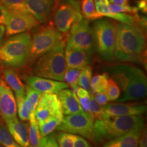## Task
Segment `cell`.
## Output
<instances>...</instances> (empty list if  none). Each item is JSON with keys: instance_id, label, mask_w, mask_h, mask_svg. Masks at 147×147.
<instances>
[{"instance_id": "52a82bcc", "label": "cell", "mask_w": 147, "mask_h": 147, "mask_svg": "<svg viewBox=\"0 0 147 147\" xmlns=\"http://www.w3.org/2000/svg\"><path fill=\"white\" fill-rule=\"evenodd\" d=\"M54 7L55 27L61 34H66L74 24L82 19L79 0H58Z\"/></svg>"}, {"instance_id": "d4e9b609", "label": "cell", "mask_w": 147, "mask_h": 147, "mask_svg": "<svg viewBox=\"0 0 147 147\" xmlns=\"http://www.w3.org/2000/svg\"><path fill=\"white\" fill-rule=\"evenodd\" d=\"M42 95V93L35 91L28 86L25 87V104L31 113H35V110L39 103Z\"/></svg>"}, {"instance_id": "8d00e7d4", "label": "cell", "mask_w": 147, "mask_h": 147, "mask_svg": "<svg viewBox=\"0 0 147 147\" xmlns=\"http://www.w3.org/2000/svg\"><path fill=\"white\" fill-rule=\"evenodd\" d=\"M40 147H59L55 136L49 135L42 138Z\"/></svg>"}, {"instance_id": "8992f818", "label": "cell", "mask_w": 147, "mask_h": 147, "mask_svg": "<svg viewBox=\"0 0 147 147\" xmlns=\"http://www.w3.org/2000/svg\"><path fill=\"white\" fill-rule=\"evenodd\" d=\"M92 30L97 52L105 60L113 61L117 38L116 24L108 19L97 20L93 23Z\"/></svg>"}, {"instance_id": "ba28073f", "label": "cell", "mask_w": 147, "mask_h": 147, "mask_svg": "<svg viewBox=\"0 0 147 147\" xmlns=\"http://www.w3.org/2000/svg\"><path fill=\"white\" fill-rule=\"evenodd\" d=\"M63 40V35L55 27L49 25L42 27L31 40L29 59L34 60L40 57Z\"/></svg>"}, {"instance_id": "30bf717a", "label": "cell", "mask_w": 147, "mask_h": 147, "mask_svg": "<svg viewBox=\"0 0 147 147\" xmlns=\"http://www.w3.org/2000/svg\"><path fill=\"white\" fill-rule=\"evenodd\" d=\"M67 45L69 47L92 53L94 47V40L92 28L87 19L74 23L69 29Z\"/></svg>"}, {"instance_id": "1f68e13d", "label": "cell", "mask_w": 147, "mask_h": 147, "mask_svg": "<svg viewBox=\"0 0 147 147\" xmlns=\"http://www.w3.org/2000/svg\"><path fill=\"white\" fill-rule=\"evenodd\" d=\"M106 93L109 101H117L121 96L120 88L112 78L108 79Z\"/></svg>"}, {"instance_id": "9c48e42d", "label": "cell", "mask_w": 147, "mask_h": 147, "mask_svg": "<svg viewBox=\"0 0 147 147\" xmlns=\"http://www.w3.org/2000/svg\"><path fill=\"white\" fill-rule=\"evenodd\" d=\"M94 120L85 112L67 115L56 129L58 131L78 134L89 139H93Z\"/></svg>"}, {"instance_id": "277c9868", "label": "cell", "mask_w": 147, "mask_h": 147, "mask_svg": "<svg viewBox=\"0 0 147 147\" xmlns=\"http://www.w3.org/2000/svg\"><path fill=\"white\" fill-rule=\"evenodd\" d=\"M31 40L29 32L11 36L0 45V62L10 67L25 65L29 60Z\"/></svg>"}, {"instance_id": "ffe728a7", "label": "cell", "mask_w": 147, "mask_h": 147, "mask_svg": "<svg viewBox=\"0 0 147 147\" xmlns=\"http://www.w3.org/2000/svg\"><path fill=\"white\" fill-rule=\"evenodd\" d=\"M39 103L45 106L53 117H63L61 104L59 100L57 95L55 93L42 94Z\"/></svg>"}, {"instance_id": "4316f807", "label": "cell", "mask_w": 147, "mask_h": 147, "mask_svg": "<svg viewBox=\"0 0 147 147\" xmlns=\"http://www.w3.org/2000/svg\"><path fill=\"white\" fill-rule=\"evenodd\" d=\"M74 92L78 99L80 106L86 113L90 115V103H91V95L89 91L80 87H77L74 89ZM91 116V115H90ZM93 119V118H92Z\"/></svg>"}, {"instance_id": "d6a6232c", "label": "cell", "mask_w": 147, "mask_h": 147, "mask_svg": "<svg viewBox=\"0 0 147 147\" xmlns=\"http://www.w3.org/2000/svg\"><path fill=\"white\" fill-rule=\"evenodd\" d=\"M75 134L61 131L57 134L56 140L59 147H74Z\"/></svg>"}, {"instance_id": "7bdbcfd3", "label": "cell", "mask_w": 147, "mask_h": 147, "mask_svg": "<svg viewBox=\"0 0 147 147\" xmlns=\"http://www.w3.org/2000/svg\"><path fill=\"white\" fill-rule=\"evenodd\" d=\"M5 34V27L3 25H0V45L2 43Z\"/></svg>"}, {"instance_id": "5bb4252c", "label": "cell", "mask_w": 147, "mask_h": 147, "mask_svg": "<svg viewBox=\"0 0 147 147\" xmlns=\"http://www.w3.org/2000/svg\"><path fill=\"white\" fill-rule=\"evenodd\" d=\"M27 86L42 94L45 93H58L69 86L65 82L58 81L52 79L45 78L38 76H27L25 78Z\"/></svg>"}, {"instance_id": "d6986e66", "label": "cell", "mask_w": 147, "mask_h": 147, "mask_svg": "<svg viewBox=\"0 0 147 147\" xmlns=\"http://www.w3.org/2000/svg\"><path fill=\"white\" fill-rule=\"evenodd\" d=\"M6 125L9 132L18 144L21 147H32L29 142L26 124L16 118L6 122Z\"/></svg>"}, {"instance_id": "f35d334b", "label": "cell", "mask_w": 147, "mask_h": 147, "mask_svg": "<svg viewBox=\"0 0 147 147\" xmlns=\"http://www.w3.org/2000/svg\"><path fill=\"white\" fill-rule=\"evenodd\" d=\"M10 13V11H9L0 2V25H5Z\"/></svg>"}, {"instance_id": "5b68a950", "label": "cell", "mask_w": 147, "mask_h": 147, "mask_svg": "<svg viewBox=\"0 0 147 147\" xmlns=\"http://www.w3.org/2000/svg\"><path fill=\"white\" fill-rule=\"evenodd\" d=\"M64 51L65 41L63 40L52 50L39 57L35 65V74L42 78L63 81L64 74L67 67Z\"/></svg>"}, {"instance_id": "b9f144b4", "label": "cell", "mask_w": 147, "mask_h": 147, "mask_svg": "<svg viewBox=\"0 0 147 147\" xmlns=\"http://www.w3.org/2000/svg\"><path fill=\"white\" fill-rule=\"evenodd\" d=\"M137 8L138 11H142L143 13H146L147 1L146 0H138L137 2Z\"/></svg>"}, {"instance_id": "d590c367", "label": "cell", "mask_w": 147, "mask_h": 147, "mask_svg": "<svg viewBox=\"0 0 147 147\" xmlns=\"http://www.w3.org/2000/svg\"><path fill=\"white\" fill-rule=\"evenodd\" d=\"M109 8L112 12H122V13H130L136 14L138 12L137 7H132L130 5H120L113 3H110Z\"/></svg>"}, {"instance_id": "ac0fdd59", "label": "cell", "mask_w": 147, "mask_h": 147, "mask_svg": "<svg viewBox=\"0 0 147 147\" xmlns=\"http://www.w3.org/2000/svg\"><path fill=\"white\" fill-rule=\"evenodd\" d=\"M57 94L61 104L63 115L67 116L84 112L72 90L67 88Z\"/></svg>"}, {"instance_id": "ee69618b", "label": "cell", "mask_w": 147, "mask_h": 147, "mask_svg": "<svg viewBox=\"0 0 147 147\" xmlns=\"http://www.w3.org/2000/svg\"><path fill=\"white\" fill-rule=\"evenodd\" d=\"M95 5H108L110 3L109 0H93Z\"/></svg>"}, {"instance_id": "f546056e", "label": "cell", "mask_w": 147, "mask_h": 147, "mask_svg": "<svg viewBox=\"0 0 147 147\" xmlns=\"http://www.w3.org/2000/svg\"><path fill=\"white\" fill-rule=\"evenodd\" d=\"M0 144L3 147H21L14 140L8 129L0 123Z\"/></svg>"}, {"instance_id": "603a6c76", "label": "cell", "mask_w": 147, "mask_h": 147, "mask_svg": "<svg viewBox=\"0 0 147 147\" xmlns=\"http://www.w3.org/2000/svg\"><path fill=\"white\" fill-rule=\"evenodd\" d=\"M80 10L82 15L88 21H93L102 18L97 12L93 0H81Z\"/></svg>"}, {"instance_id": "bcb514c9", "label": "cell", "mask_w": 147, "mask_h": 147, "mask_svg": "<svg viewBox=\"0 0 147 147\" xmlns=\"http://www.w3.org/2000/svg\"><path fill=\"white\" fill-rule=\"evenodd\" d=\"M109 1H110L111 3H113V0H109Z\"/></svg>"}, {"instance_id": "7a4b0ae2", "label": "cell", "mask_w": 147, "mask_h": 147, "mask_svg": "<svg viewBox=\"0 0 147 147\" xmlns=\"http://www.w3.org/2000/svg\"><path fill=\"white\" fill-rule=\"evenodd\" d=\"M116 29L115 57L123 61H140L145 47L143 29L138 25L121 23L116 24Z\"/></svg>"}, {"instance_id": "7c38bea8", "label": "cell", "mask_w": 147, "mask_h": 147, "mask_svg": "<svg viewBox=\"0 0 147 147\" xmlns=\"http://www.w3.org/2000/svg\"><path fill=\"white\" fill-rule=\"evenodd\" d=\"M16 100L12 89L3 79H0V116L5 122L17 118Z\"/></svg>"}, {"instance_id": "cb8c5ba5", "label": "cell", "mask_w": 147, "mask_h": 147, "mask_svg": "<svg viewBox=\"0 0 147 147\" xmlns=\"http://www.w3.org/2000/svg\"><path fill=\"white\" fill-rule=\"evenodd\" d=\"M109 75L108 73L104 72L102 74H97L92 77L90 83V88L92 89L93 94L106 91L107 88Z\"/></svg>"}, {"instance_id": "484cf974", "label": "cell", "mask_w": 147, "mask_h": 147, "mask_svg": "<svg viewBox=\"0 0 147 147\" xmlns=\"http://www.w3.org/2000/svg\"><path fill=\"white\" fill-rule=\"evenodd\" d=\"M63 117H55L48 119L43 123L38 125L40 135L42 138L47 136L51 134L57 127L59 125Z\"/></svg>"}, {"instance_id": "e0dca14e", "label": "cell", "mask_w": 147, "mask_h": 147, "mask_svg": "<svg viewBox=\"0 0 147 147\" xmlns=\"http://www.w3.org/2000/svg\"><path fill=\"white\" fill-rule=\"evenodd\" d=\"M144 125L135 127L123 135L110 140L102 147H138V142Z\"/></svg>"}, {"instance_id": "60d3db41", "label": "cell", "mask_w": 147, "mask_h": 147, "mask_svg": "<svg viewBox=\"0 0 147 147\" xmlns=\"http://www.w3.org/2000/svg\"><path fill=\"white\" fill-rule=\"evenodd\" d=\"M138 147H147V134L146 129L144 128L141 136L140 138Z\"/></svg>"}, {"instance_id": "8fae6325", "label": "cell", "mask_w": 147, "mask_h": 147, "mask_svg": "<svg viewBox=\"0 0 147 147\" xmlns=\"http://www.w3.org/2000/svg\"><path fill=\"white\" fill-rule=\"evenodd\" d=\"M40 23L29 12H10L5 23L7 36L28 32Z\"/></svg>"}, {"instance_id": "2e32d148", "label": "cell", "mask_w": 147, "mask_h": 147, "mask_svg": "<svg viewBox=\"0 0 147 147\" xmlns=\"http://www.w3.org/2000/svg\"><path fill=\"white\" fill-rule=\"evenodd\" d=\"M91 54L87 51L66 45L64 51L66 66L71 68L82 69L85 66L89 65L91 61Z\"/></svg>"}, {"instance_id": "83f0119b", "label": "cell", "mask_w": 147, "mask_h": 147, "mask_svg": "<svg viewBox=\"0 0 147 147\" xmlns=\"http://www.w3.org/2000/svg\"><path fill=\"white\" fill-rule=\"evenodd\" d=\"M0 2L12 12H29L25 0H0Z\"/></svg>"}, {"instance_id": "f6af8a7d", "label": "cell", "mask_w": 147, "mask_h": 147, "mask_svg": "<svg viewBox=\"0 0 147 147\" xmlns=\"http://www.w3.org/2000/svg\"><path fill=\"white\" fill-rule=\"evenodd\" d=\"M113 3L120 5H128V0H113Z\"/></svg>"}, {"instance_id": "e575fe53", "label": "cell", "mask_w": 147, "mask_h": 147, "mask_svg": "<svg viewBox=\"0 0 147 147\" xmlns=\"http://www.w3.org/2000/svg\"><path fill=\"white\" fill-rule=\"evenodd\" d=\"M91 95V103H90V115L93 120L101 119L102 117L103 106L100 105L94 98L93 95Z\"/></svg>"}, {"instance_id": "4dcf8cb0", "label": "cell", "mask_w": 147, "mask_h": 147, "mask_svg": "<svg viewBox=\"0 0 147 147\" xmlns=\"http://www.w3.org/2000/svg\"><path fill=\"white\" fill-rule=\"evenodd\" d=\"M92 78V68L89 65L84 67L80 71V77L78 82V86L89 91L90 83Z\"/></svg>"}, {"instance_id": "6da1fadb", "label": "cell", "mask_w": 147, "mask_h": 147, "mask_svg": "<svg viewBox=\"0 0 147 147\" xmlns=\"http://www.w3.org/2000/svg\"><path fill=\"white\" fill-rule=\"evenodd\" d=\"M108 71L122 91V94L116 102L138 100L146 96V76L140 68L128 64H119L110 66Z\"/></svg>"}, {"instance_id": "44dd1931", "label": "cell", "mask_w": 147, "mask_h": 147, "mask_svg": "<svg viewBox=\"0 0 147 147\" xmlns=\"http://www.w3.org/2000/svg\"><path fill=\"white\" fill-rule=\"evenodd\" d=\"M3 77L5 83L15 93L16 97L25 96V87L21 80L18 74L14 69H5L3 71Z\"/></svg>"}, {"instance_id": "7dc6e473", "label": "cell", "mask_w": 147, "mask_h": 147, "mask_svg": "<svg viewBox=\"0 0 147 147\" xmlns=\"http://www.w3.org/2000/svg\"><path fill=\"white\" fill-rule=\"evenodd\" d=\"M0 147H3V146L1 144H0Z\"/></svg>"}, {"instance_id": "4fadbf2b", "label": "cell", "mask_w": 147, "mask_h": 147, "mask_svg": "<svg viewBox=\"0 0 147 147\" xmlns=\"http://www.w3.org/2000/svg\"><path fill=\"white\" fill-rule=\"evenodd\" d=\"M146 111V105L107 104L105 106H103L102 119L126 116H142Z\"/></svg>"}, {"instance_id": "7402d4cb", "label": "cell", "mask_w": 147, "mask_h": 147, "mask_svg": "<svg viewBox=\"0 0 147 147\" xmlns=\"http://www.w3.org/2000/svg\"><path fill=\"white\" fill-rule=\"evenodd\" d=\"M29 127L28 135L30 144L32 147H40L42 136L40 135L38 124L37 123L34 113H31L29 117Z\"/></svg>"}, {"instance_id": "ab89813d", "label": "cell", "mask_w": 147, "mask_h": 147, "mask_svg": "<svg viewBox=\"0 0 147 147\" xmlns=\"http://www.w3.org/2000/svg\"><path fill=\"white\" fill-rule=\"evenodd\" d=\"M74 147H91L89 143L80 136H75Z\"/></svg>"}, {"instance_id": "74e56055", "label": "cell", "mask_w": 147, "mask_h": 147, "mask_svg": "<svg viewBox=\"0 0 147 147\" xmlns=\"http://www.w3.org/2000/svg\"><path fill=\"white\" fill-rule=\"evenodd\" d=\"M95 95H93V96H94V98L100 105L102 106H105L106 104H107L108 102H109L106 91L100 92V93H95Z\"/></svg>"}, {"instance_id": "3957f363", "label": "cell", "mask_w": 147, "mask_h": 147, "mask_svg": "<svg viewBox=\"0 0 147 147\" xmlns=\"http://www.w3.org/2000/svg\"><path fill=\"white\" fill-rule=\"evenodd\" d=\"M142 116H126L97 119L93 124V139L102 142L123 135L130 130L143 125Z\"/></svg>"}, {"instance_id": "836d02e7", "label": "cell", "mask_w": 147, "mask_h": 147, "mask_svg": "<svg viewBox=\"0 0 147 147\" xmlns=\"http://www.w3.org/2000/svg\"><path fill=\"white\" fill-rule=\"evenodd\" d=\"M25 96L16 97L18 117H19L20 119L23 121H28L31 115V113L29 112L27 107L26 104H25Z\"/></svg>"}, {"instance_id": "9a60e30c", "label": "cell", "mask_w": 147, "mask_h": 147, "mask_svg": "<svg viewBox=\"0 0 147 147\" xmlns=\"http://www.w3.org/2000/svg\"><path fill=\"white\" fill-rule=\"evenodd\" d=\"M27 10L40 23L49 20L54 8L55 0H25Z\"/></svg>"}, {"instance_id": "f1b7e54d", "label": "cell", "mask_w": 147, "mask_h": 147, "mask_svg": "<svg viewBox=\"0 0 147 147\" xmlns=\"http://www.w3.org/2000/svg\"><path fill=\"white\" fill-rule=\"evenodd\" d=\"M81 69L66 67L63 76V81H65L67 85L70 86L73 89L78 87V82Z\"/></svg>"}]
</instances>
